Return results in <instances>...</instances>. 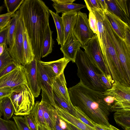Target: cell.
<instances>
[{
  "label": "cell",
  "instance_id": "6da1fadb",
  "mask_svg": "<svg viewBox=\"0 0 130 130\" xmlns=\"http://www.w3.org/2000/svg\"><path fill=\"white\" fill-rule=\"evenodd\" d=\"M18 10L30 40L34 58L40 61L43 42L49 26L50 9L42 0H24Z\"/></svg>",
  "mask_w": 130,
  "mask_h": 130
},
{
  "label": "cell",
  "instance_id": "7a4b0ae2",
  "mask_svg": "<svg viewBox=\"0 0 130 130\" xmlns=\"http://www.w3.org/2000/svg\"><path fill=\"white\" fill-rule=\"evenodd\" d=\"M71 101L95 123L109 127V117L110 107L104 100V92L91 89L80 80L75 85L68 89Z\"/></svg>",
  "mask_w": 130,
  "mask_h": 130
},
{
  "label": "cell",
  "instance_id": "3957f363",
  "mask_svg": "<svg viewBox=\"0 0 130 130\" xmlns=\"http://www.w3.org/2000/svg\"><path fill=\"white\" fill-rule=\"evenodd\" d=\"M75 63L77 67V75L84 84L97 91L104 92L107 90L98 75L100 73L85 52L80 49L77 53Z\"/></svg>",
  "mask_w": 130,
  "mask_h": 130
},
{
  "label": "cell",
  "instance_id": "277c9868",
  "mask_svg": "<svg viewBox=\"0 0 130 130\" xmlns=\"http://www.w3.org/2000/svg\"><path fill=\"white\" fill-rule=\"evenodd\" d=\"M9 97L14 108L17 116L30 114L35 104V98L27 84H23L12 88Z\"/></svg>",
  "mask_w": 130,
  "mask_h": 130
},
{
  "label": "cell",
  "instance_id": "5b68a950",
  "mask_svg": "<svg viewBox=\"0 0 130 130\" xmlns=\"http://www.w3.org/2000/svg\"><path fill=\"white\" fill-rule=\"evenodd\" d=\"M103 23L104 28L115 50L122 69L127 79L130 82V46L116 33L105 17Z\"/></svg>",
  "mask_w": 130,
  "mask_h": 130
},
{
  "label": "cell",
  "instance_id": "8992f818",
  "mask_svg": "<svg viewBox=\"0 0 130 130\" xmlns=\"http://www.w3.org/2000/svg\"><path fill=\"white\" fill-rule=\"evenodd\" d=\"M84 48L93 65L112 85L114 81L106 68L97 35L89 40Z\"/></svg>",
  "mask_w": 130,
  "mask_h": 130
},
{
  "label": "cell",
  "instance_id": "52a82bcc",
  "mask_svg": "<svg viewBox=\"0 0 130 130\" xmlns=\"http://www.w3.org/2000/svg\"><path fill=\"white\" fill-rule=\"evenodd\" d=\"M73 34L84 48L87 43L95 35L91 29L86 13L80 11L77 13Z\"/></svg>",
  "mask_w": 130,
  "mask_h": 130
},
{
  "label": "cell",
  "instance_id": "ba28073f",
  "mask_svg": "<svg viewBox=\"0 0 130 130\" xmlns=\"http://www.w3.org/2000/svg\"><path fill=\"white\" fill-rule=\"evenodd\" d=\"M25 30L19 17L17 23L12 48L7 50L12 61L17 65H23L24 34Z\"/></svg>",
  "mask_w": 130,
  "mask_h": 130
},
{
  "label": "cell",
  "instance_id": "9c48e42d",
  "mask_svg": "<svg viewBox=\"0 0 130 130\" xmlns=\"http://www.w3.org/2000/svg\"><path fill=\"white\" fill-rule=\"evenodd\" d=\"M37 73L38 83L42 91L41 101H45L55 107L56 105L54 98L51 79L38 60Z\"/></svg>",
  "mask_w": 130,
  "mask_h": 130
},
{
  "label": "cell",
  "instance_id": "30bf717a",
  "mask_svg": "<svg viewBox=\"0 0 130 130\" xmlns=\"http://www.w3.org/2000/svg\"><path fill=\"white\" fill-rule=\"evenodd\" d=\"M27 84L26 69L22 65H18L13 70L0 77V89L12 88L20 85Z\"/></svg>",
  "mask_w": 130,
  "mask_h": 130
},
{
  "label": "cell",
  "instance_id": "8fae6325",
  "mask_svg": "<svg viewBox=\"0 0 130 130\" xmlns=\"http://www.w3.org/2000/svg\"><path fill=\"white\" fill-rule=\"evenodd\" d=\"M107 10L130 26L129 4L128 0H105Z\"/></svg>",
  "mask_w": 130,
  "mask_h": 130
},
{
  "label": "cell",
  "instance_id": "7c38bea8",
  "mask_svg": "<svg viewBox=\"0 0 130 130\" xmlns=\"http://www.w3.org/2000/svg\"><path fill=\"white\" fill-rule=\"evenodd\" d=\"M37 61L34 58L30 63L24 66L26 70L28 85L35 98L38 96L41 90L38 81Z\"/></svg>",
  "mask_w": 130,
  "mask_h": 130
},
{
  "label": "cell",
  "instance_id": "4fadbf2b",
  "mask_svg": "<svg viewBox=\"0 0 130 130\" xmlns=\"http://www.w3.org/2000/svg\"><path fill=\"white\" fill-rule=\"evenodd\" d=\"M103 93L105 95L114 97L116 101L130 102V87L125 86L118 81H115L111 88Z\"/></svg>",
  "mask_w": 130,
  "mask_h": 130
},
{
  "label": "cell",
  "instance_id": "5bb4252c",
  "mask_svg": "<svg viewBox=\"0 0 130 130\" xmlns=\"http://www.w3.org/2000/svg\"><path fill=\"white\" fill-rule=\"evenodd\" d=\"M39 61L51 78L58 76L63 73L67 65L70 61L64 57L50 62H43L41 60Z\"/></svg>",
  "mask_w": 130,
  "mask_h": 130
},
{
  "label": "cell",
  "instance_id": "9a60e30c",
  "mask_svg": "<svg viewBox=\"0 0 130 130\" xmlns=\"http://www.w3.org/2000/svg\"><path fill=\"white\" fill-rule=\"evenodd\" d=\"M81 46L72 33L69 39L61 46L60 50L63 54V57L75 63L76 55Z\"/></svg>",
  "mask_w": 130,
  "mask_h": 130
},
{
  "label": "cell",
  "instance_id": "2e32d148",
  "mask_svg": "<svg viewBox=\"0 0 130 130\" xmlns=\"http://www.w3.org/2000/svg\"><path fill=\"white\" fill-rule=\"evenodd\" d=\"M51 79L53 91L67 103L72 104L69 97L64 72Z\"/></svg>",
  "mask_w": 130,
  "mask_h": 130
},
{
  "label": "cell",
  "instance_id": "e0dca14e",
  "mask_svg": "<svg viewBox=\"0 0 130 130\" xmlns=\"http://www.w3.org/2000/svg\"><path fill=\"white\" fill-rule=\"evenodd\" d=\"M57 116L62 121L70 123L81 130H96L81 121L57 105L54 107Z\"/></svg>",
  "mask_w": 130,
  "mask_h": 130
},
{
  "label": "cell",
  "instance_id": "ac0fdd59",
  "mask_svg": "<svg viewBox=\"0 0 130 130\" xmlns=\"http://www.w3.org/2000/svg\"><path fill=\"white\" fill-rule=\"evenodd\" d=\"M97 20L99 35L97 37L102 54L105 52L106 47V32L103 21L105 18L104 11L102 9L91 10Z\"/></svg>",
  "mask_w": 130,
  "mask_h": 130
},
{
  "label": "cell",
  "instance_id": "d6986e66",
  "mask_svg": "<svg viewBox=\"0 0 130 130\" xmlns=\"http://www.w3.org/2000/svg\"><path fill=\"white\" fill-rule=\"evenodd\" d=\"M105 18L117 35L123 40H125V32L126 28L130 27L116 15L107 10L104 11Z\"/></svg>",
  "mask_w": 130,
  "mask_h": 130
},
{
  "label": "cell",
  "instance_id": "ffe728a7",
  "mask_svg": "<svg viewBox=\"0 0 130 130\" xmlns=\"http://www.w3.org/2000/svg\"><path fill=\"white\" fill-rule=\"evenodd\" d=\"M40 104L49 130H54L57 115L54 107L47 102L41 101Z\"/></svg>",
  "mask_w": 130,
  "mask_h": 130
},
{
  "label": "cell",
  "instance_id": "44dd1931",
  "mask_svg": "<svg viewBox=\"0 0 130 130\" xmlns=\"http://www.w3.org/2000/svg\"><path fill=\"white\" fill-rule=\"evenodd\" d=\"M77 15V12L64 13L62 14L61 17L64 27L63 44L69 39L73 33Z\"/></svg>",
  "mask_w": 130,
  "mask_h": 130
},
{
  "label": "cell",
  "instance_id": "7402d4cb",
  "mask_svg": "<svg viewBox=\"0 0 130 130\" xmlns=\"http://www.w3.org/2000/svg\"><path fill=\"white\" fill-rule=\"evenodd\" d=\"M24 34L23 58L22 65L29 64L34 60L35 55L31 43L26 31L25 30Z\"/></svg>",
  "mask_w": 130,
  "mask_h": 130
},
{
  "label": "cell",
  "instance_id": "603a6c76",
  "mask_svg": "<svg viewBox=\"0 0 130 130\" xmlns=\"http://www.w3.org/2000/svg\"><path fill=\"white\" fill-rule=\"evenodd\" d=\"M19 18V12L18 10L13 14L7 26L8 49H11L12 46L15 32Z\"/></svg>",
  "mask_w": 130,
  "mask_h": 130
},
{
  "label": "cell",
  "instance_id": "cb8c5ba5",
  "mask_svg": "<svg viewBox=\"0 0 130 130\" xmlns=\"http://www.w3.org/2000/svg\"><path fill=\"white\" fill-rule=\"evenodd\" d=\"M52 6L57 13H78L81 9L86 7L84 5L74 3L60 4L53 3Z\"/></svg>",
  "mask_w": 130,
  "mask_h": 130
},
{
  "label": "cell",
  "instance_id": "d4e9b609",
  "mask_svg": "<svg viewBox=\"0 0 130 130\" xmlns=\"http://www.w3.org/2000/svg\"><path fill=\"white\" fill-rule=\"evenodd\" d=\"M49 11L53 18L57 30L56 40L58 45L61 46L63 44L64 37V27L62 18L58 13L50 9Z\"/></svg>",
  "mask_w": 130,
  "mask_h": 130
},
{
  "label": "cell",
  "instance_id": "484cf974",
  "mask_svg": "<svg viewBox=\"0 0 130 130\" xmlns=\"http://www.w3.org/2000/svg\"><path fill=\"white\" fill-rule=\"evenodd\" d=\"M53 32L49 26L47 28L46 33L43 42L41 49V58L45 57L52 52L54 43L52 38Z\"/></svg>",
  "mask_w": 130,
  "mask_h": 130
},
{
  "label": "cell",
  "instance_id": "4316f807",
  "mask_svg": "<svg viewBox=\"0 0 130 130\" xmlns=\"http://www.w3.org/2000/svg\"><path fill=\"white\" fill-rule=\"evenodd\" d=\"M114 118L117 124L123 129L130 127V110H123L116 111Z\"/></svg>",
  "mask_w": 130,
  "mask_h": 130
},
{
  "label": "cell",
  "instance_id": "83f0119b",
  "mask_svg": "<svg viewBox=\"0 0 130 130\" xmlns=\"http://www.w3.org/2000/svg\"><path fill=\"white\" fill-rule=\"evenodd\" d=\"M0 109L4 119L8 120L11 118L14 110L12 102L9 97L0 100Z\"/></svg>",
  "mask_w": 130,
  "mask_h": 130
},
{
  "label": "cell",
  "instance_id": "f1b7e54d",
  "mask_svg": "<svg viewBox=\"0 0 130 130\" xmlns=\"http://www.w3.org/2000/svg\"><path fill=\"white\" fill-rule=\"evenodd\" d=\"M31 113L32 114L37 124L42 125L48 129L44 118L40 102H36Z\"/></svg>",
  "mask_w": 130,
  "mask_h": 130
},
{
  "label": "cell",
  "instance_id": "f546056e",
  "mask_svg": "<svg viewBox=\"0 0 130 130\" xmlns=\"http://www.w3.org/2000/svg\"><path fill=\"white\" fill-rule=\"evenodd\" d=\"M53 94L56 105L64 109L74 117L77 118L75 113L74 107L72 104H70L67 103L58 96L53 91Z\"/></svg>",
  "mask_w": 130,
  "mask_h": 130
},
{
  "label": "cell",
  "instance_id": "4dcf8cb0",
  "mask_svg": "<svg viewBox=\"0 0 130 130\" xmlns=\"http://www.w3.org/2000/svg\"><path fill=\"white\" fill-rule=\"evenodd\" d=\"M24 0H4V3L8 13L14 14L19 9Z\"/></svg>",
  "mask_w": 130,
  "mask_h": 130
},
{
  "label": "cell",
  "instance_id": "1f68e13d",
  "mask_svg": "<svg viewBox=\"0 0 130 130\" xmlns=\"http://www.w3.org/2000/svg\"><path fill=\"white\" fill-rule=\"evenodd\" d=\"M111 112L123 110H130V102H119L114 101L110 108Z\"/></svg>",
  "mask_w": 130,
  "mask_h": 130
},
{
  "label": "cell",
  "instance_id": "d6a6232c",
  "mask_svg": "<svg viewBox=\"0 0 130 130\" xmlns=\"http://www.w3.org/2000/svg\"><path fill=\"white\" fill-rule=\"evenodd\" d=\"M77 118L85 124L94 129L95 124L89 118L78 108L74 107Z\"/></svg>",
  "mask_w": 130,
  "mask_h": 130
},
{
  "label": "cell",
  "instance_id": "836d02e7",
  "mask_svg": "<svg viewBox=\"0 0 130 130\" xmlns=\"http://www.w3.org/2000/svg\"><path fill=\"white\" fill-rule=\"evenodd\" d=\"M0 130H18L15 122L0 117Z\"/></svg>",
  "mask_w": 130,
  "mask_h": 130
},
{
  "label": "cell",
  "instance_id": "e575fe53",
  "mask_svg": "<svg viewBox=\"0 0 130 130\" xmlns=\"http://www.w3.org/2000/svg\"><path fill=\"white\" fill-rule=\"evenodd\" d=\"M89 11L88 20L90 28L93 33L98 37L99 35V32L96 17L91 10Z\"/></svg>",
  "mask_w": 130,
  "mask_h": 130
},
{
  "label": "cell",
  "instance_id": "d590c367",
  "mask_svg": "<svg viewBox=\"0 0 130 130\" xmlns=\"http://www.w3.org/2000/svg\"><path fill=\"white\" fill-rule=\"evenodd\" d=\"M4 51L0 56V71L8 63L13 61L7 50V46H4Z\"/></svg>",
  "mask_w": 130,
  "mask_h": 130
},
{
  "label": "cell",
  "instance_id": "8d00e7d4",
  "mask_svg": "<svg viewBox=\"0 0 130 130\" xmlns=\"http://www.w3.org/2000/svg\"><path fill=\"white\" fill-rule=\"evenodd\" d=\"M13 118L18 130H31L27 125L24 117L13 116Z\"/></svg>",
  "mask_w": 130,
  "mask_h": 130
},
{
  "label": "cell",
  "instance_id": "74e56055",
  "mask_svg": "<svg viewBox=\"0 0 130 130\" xmlns=\"http://www.w3.org/2000/svg\"><path fill=\"white\" fill-rule=\"evenodd\" d=\"M13 14L8 13L0 14V30L7 26Z\"/></svg>",
  "mask_w": 130,
  "mask_h": 130
},
{
  "label": "cell",
  "instance_id": "f35d334b",
  "mask_svg": "<svg viewBox=\"0 0 130 130\" xmlns=\"http://www.w3.org/2000/svg\"><path fill=\"white\" fill-rule=\"evenodd\" d=\"M26 124L31 130H37V124L31 113L24 116Z\"/></svg>",
  "mask_w": 130,
  "mask_h": 130
},
{
  "label": "cell",
  "instance_id": "ab89813d",
  "mask_svg": "<svg viewBox=\"0 0 130 130\" xmlns=\"http://www.w3.org/2000/svg\"><path fill=\"white\" fill-rule=\"evenodd\" d=\"M86 7L88 10L102 9L100 0H85Z\"/></svg>",
  "mask_w": 130,
  "mask_h": 130
},
{
  "label": "cell",
  "instance_id": "60d3db41",
  "mask_svg": "<svg viewBox=\"0 0 130 130\" xmlns=\"http://www.w3.org/2000/svg\"><path fill=\"white\" fill-rule=\"evenodd\" d=\"M17 65L13 61L8 63L0 71V77L14 69Z\"/></svg>",
  "mask_w": 130,
  "mask_h": 130
},
{
  "label": "cell",
  "instance_id": "b9f144b4",
  "mask_svg": "<svg viewBox=\"0 0 130 130\" xmlns=\"http://www.w3.org/2000/svg\"><path fill=\"white\" fill-rule=\"evenodd\" d=\"M8 29L7 26L0 30V45L8 46Z\"/></svg>",
  "mask_w": 130,
  "mask_h": 130
},
{
  "label": "cell",
  "instance_id": "7bdbcfd3",
  "mask_svg": "<svg viewBox=\"0 0 130 130\" xmlns=\"http://www.w3.org/2000/svg\"><path fill=\"white\" fill-rule=\"evenodd\" d=\"M12 88L5 87L0 89V100L6 97H9L12 92Z\"/></svg>",
  "mask_w": 130,
  "mask_h": 130
},
{
  "label": "cell",
  "instance_id": "ee69618b",
  "mask_svg": "<svg viewBox=\"0 0 130 130\" xmlns=\"http://www.w3.org/2000/svg\"><path fill=\"white\" fill-rule=\"evenodd\" d=\"M98 75L102 83L105 86L107 89L111 88L112 85L109 82L108 79L101 73H99Z\"/></svg>",
  "mask_w": 130,
  "mask_h": 130
},
{
  "label": "cell",
  "instance_id": "f6af8a7d",
  "mask_svg": "<svg viewBox=\"0 0 130 130\" xmlns=\"http://www.w3.org/2000/svg\"><path fill=\"white\" fill-rule=\"evenodd\" d=\"M105 96L104 100L107 105L111 107L114 102L115 98L109 95Z\"/></svg>",
  "mask_w": 130,
  "mask_h": 130
},
{
  "label": "cell",
  "instance_id": "bcb514c9",
  "mask_svg": "<svg viewBox=\"0 0 130 130\" xmlns=\"http://www.w3.org/2000/svg\"><path fill=\"white\" fill-rule=\"evenodd\" d=\"M124 41L130 46V27L127 28L125 30Z\"/></svg>",
  "mask_w": 130,
  "mask_h": 130
},
{
  "label": "cell",
  "instance_id": "7dc6e473",
  "mask_svg": "<svg viewBox=\"0 0 130 130\" xmlns=\"http://www.w3.org/2000/svg\"><path fill=\"white\" fill-rule=\"evenodd\" d=\"M61 120L57 115L54 130H64L61 126Z\"/></svg>",
  "mask_w": 130,
  "mask_h": 130
},
{
  "label": "cell",
  "instance_id": "c3c4849f",
  "mask_svg": "<svg viewBox=\"0 0 130 130\" xmlns=\"http://www.w3.org/2000/svg\"><path fill=\"white\" fill-rule=\"evenodd\" d=\"M75 0H52L53 3L60 4L72 3Z\"/></svg>",
  "mask_w": 130,
  "mask_h": 130
},
{
  "label": "cell",
  "instance_id": "681fc988",
  "mask_svg": "<svg viewBox=\"0 0 130 130\" xmlns=\"http://www.w3.org/2000/svg\"><path fill=\"white\" fill-rule=\"evenodd\" d=\"M94 129L96 130H111L109 127L99 125L95 123Z\"/></svg>",
  "mask_w": 130,
  "mask_h": 130
},
{
  "label": "cell",
  "instance_id": "f907efd6",
  "mask_svg": "<svg viewBox=\"0 0 130 130\" xmlns=\"http://www.w3.org/2000/svg\"><path fill=\"white\" fill-rule=\"evenodd\" d=\"M102 9L105 11L107 10V6L105 0H100Z\"/></svg>",
  "mask_w": 130,
  "mask_h": 130
},
{
  "label": "cell",
  "instance_id": "816d5d0a",
  "mask_svg": "<svg viewBox=\"0 0 130 130\" xmlns=\"http://www.w3.org/2000/svg\"><path fill=\"white\" fill-rule=\"evenodd\" d=\"M64 122H65L66 125L70 130H81L73 124L68 122L65 121Z\"/></svg>",
  "mask_w": 130,
  "mask_h": 130
},
{
  "label": "cell",
  "instance_id": "f5cc1de1",
  "mask_svg": "<svg viewBox=\"0 0 130 130\" xmlns=\"http://www.w3.org/2000/svg\"><path fill=\"white\" fill-rule=\"evenodd\" d=\"M37 130H49L46 127L41 125L37 124Z\"/></svg>",
  "mask_w": 130,
  "mask_h": 130
},
{
  "label": "cell",
  "instance_id": "db71d44e",
  "mask_svg": "<svg viewBox=\"0 0 130 130\" xmlns=\"http://www.w3.org/2000/svg\"><path fill=\"white\" fill-rule=\"evenodd\" d=\"M4 51V47L3 45H0V56L3 53Z\"/></svg>",
  "mask_w": 130,
  "mask_h": 130
},
{
  "label": "cell",
  "instance_id": "11a10c76",
  "mask_svg": "<svg viewBox=\"0 0 130 130\" xmlns=\"http://www.w3.org/2000/svg\"><path fill=\"white\" fill-rule=\"evenodd\" d=\"M109 127L111 130H120L111 124L110 125Z\"/></svg>",
  "mask_w": 130,
  "mask_h": 130
},
{
  "label": "cell",
  "instance_id": "9f6ffc18",
  "mask_svg": "<svg viewBox=\"0 0 130 130\" xmlns=\"http://www.w3.org/2000/svg\"><path fill=\"white\" fill-rule=\"evenodd\" d=\"M63 125L64 127V128H63L64 130H70L69 127L67 126L66 125L65 122L63 121Z\"/></svg>",
  "mask_w": 130,
  "mask_h": 130
},
{
  "label": "cell",
  "instance_id": "6f0895ef",
  "mask_svg": "<svg viewBox=\"0 0 130 130\" xmlns=\"http://www.w3.org/2000/svg\"><path fill=\"white\" fill-rule=\"evenodd\" d=\"M3 6H0V14L1 13L2 11L3 10Z\"/></svg>",
  "mask_w": 130,
  "mask_h": 130
},
{
  "label": "cell",
  "instance_id": "680465c9",
  "mask_svg": "<svg viewBox=\"0 0 130 130\" xmlns=\"http://www.w3.org/2000/svg\"><path fill=\"white\" fill-rule=\"evenodd\" d=\"M124 129L125 130H130V127L126 128Z\"/></svg>",
  "mask_w": 130,
  "mask_h": 130
},
{
  "label": "cell",
  "instance_id": "91938a15",
  "mask_svg": "<svg viewBox=\"0 0 130 130\" xmlns=\"http://www.w3.org/2000/svg\"><path fill=\"white\" fill-rule=\"evenodd\" d=\"M2 115V113L1 112V110H0V117H1V116Z\"/></svg>",
  "mask_w": 130,
  "mask_h": 130
}]
</instances>
